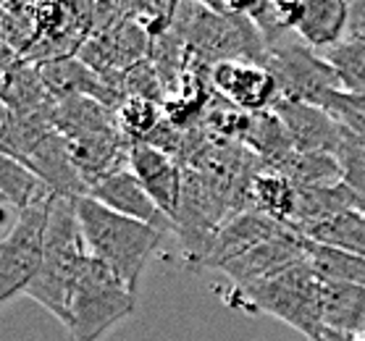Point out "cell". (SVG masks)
<instances>
[{"instance_id":"20","label":"cell","mask_w":365,"mask_h":341,"mask_svg":"<svg viewBox=\"0 0 365 341\" xmlns=\"http://www.w3.org/2000/svg\"><path fill=\"white\" fill-rule=\"evenodd\" d=\"M0 194L9 200L11 208L24 210L37 202L53 197V192L21 163V160L0 152Z\"/></svg>"},{"instance_id":"21","label":"cell","mask_w":365,"mask_h":341,"mask_svg":"<svg viewBox=\"0 0 365 341\" xmlns=\"http://www.w3.org/2000/svg\"><path fill=\"white\" fill-rule=\"evenodd\" d=\"M334 74L339 79L341 92L349 95H365V40L347 37L344 42L334 45L331 51L321 53Z\"/></svg>"},{"instance_id":"11","label":"cell","mask_w":365,"mask_h":341,"mask_svg":"<svg viewBox=\"0 0 365 341\" xmlns=\"http://www.w3.org/2000/svg\"><path fill=\"white\" fill-rule=\"evenodd\" d=\"M92 200H98L100 205L116 210L121 216L134 218L145 226H153L158 229L160 234L174 231L176 224L163 213V210L155 205V200L148 194V189L140 184V179L124 168V171H116V174H108L103 179H95L90 184V194Z\"/></svg>"},{"instance_id":"10","label":"cell","mask_w":365,"mask_h":341,"mask_svg":"<svg viewBox=\"0 0 365 341\" xmlns=\"http://www.w3.org/2000/svg\"><path fill=\"white\" fill-rule=\"evenodd\" d=\"M271 110L284 121V126H287V132H289L297 150L329 152L334 158L341 155L349 129L341 126L329 110L316 108V105H302V103H287V100H276Z\"/></svg>"},{"instance_id":"18","label":"cell","mask_w":365,"mask_h":341,"mask_svg":"<svg viewBox=\"0 0 365 341\" xmlns=\"http://www.w3.org/2000/svg\"><path fill=\"white\" fill-rule=\"evenodd\" d=\"M250 197H252V208L263 216L274 218L276 224L289 226L292 218H294V202H297V189L289 179H284L282 174H274V171H260V174L252 179V189H250Z\"/></svg>"},{"instance_id":"6","label":"cell","mask_w":365,"mask_h":341,"mask_svg":"<svg viewBox=\"0 0 365 341\" xmlns=\"http://www.w3.org/2000/svg\"><path fill=\"white\" fill-rule=\"evenodd\" d=\"M50 200L19 210L11 231L0 239V305L16 294H26L40 273Z\"/></svg>"},{"instance_id":"3","label":"cell","mask_w":365,"mask_h":341,"mask_svg":"<svg viewBox=\"0 0 365 341\" xmlns=\"http://www.w3.org/2000/svg\"><path fill=\"white\" fill-rule=\"evenodd\" d=\"M226 302L247 313H266V315L279 318L310 341H316L326 331L324 308H321V281L313 273V268L307 266V260L255 286L229 289Z\"/></svg>"},{"instance_id":"23","label":"cell","mask_w":365,"mask_h":341,"mask_svg":"<svg viewBox=\"0 0 365 341\" xmlns=\"http://www.w3.org/2000/svg\"><path fill=\"white\" fill-rule=\"evenodd\" d=\"M0 152L21 160V142H19V116L9 105L0 103Z\"/></svg>"},{"instance_id":"7","label":"cell","mask_w":365,"mask_h":341,"mask_svg":"<svg viewBox=\"0 0 365 341\" xmlns=\"http://www.w3.org/2000/svg\"><path fill=\"white\" fill-rule=\"evenodd\" d=\"M305 260V236H299L297 231H292L287 226L284 231H279L263 244H257L247 255L221 266L218 271L232 281V289H247V286H255V283L266 281V278L282 273L292 266H299Z\"/></svg>"},{"instance_id":"2","label":"cell","mask_w":365,"mask_h":341,"mask_svg":"<svg viewBox=\"0 0 365 341\" xmlns=\"http://www.w3.org/2000/svg\"><path fill=\"white\" fill-rule=\"evenodd\" d=\"M74 208L87 252L100 263H106L137 294L145 263L155 252L163 234L153 226H145L100 205L92 197L74 200Z\"/></svg>"},{"instance_id":"9","label":"cell","mask_w":365,"mask_h":341,"mask_svg":"<svg viewBox=\"0 0 365 341\" xmlns=\"http://www.w3.org/2000/svg\"><path fill=\"white\" fill-rule=\"evenodd\" d=\"M24 166L53 192V197L79 200V197L90 194L87 179H84V174L76 166L71 145L56 129L50 134H45L32 150L26 152Z\"/></svg>"},{"instance_id":"5","label":"cell","mask_w":365,"mask_h":341,"mask_svg":"<svg viewBox=\"0 0 365 341\" xmlns=\"http://www.w3.org/2000/svg\"><path fill=\"white\" fill-rule=\"evenodd\" d=\"M263 68L274 76L279 100L324 108L331 92H341V84L329 61L313 48H307L297 32L266 42Z\"/></svg>"},{"instance_id":"22","label":"cell","mask_w":365,"mask_h":341,"mask_svg":"<svg viewBox=\"0 0 365 341\" xmlns=\"http://www.w3.org/2000/svg\"><path fill=\"white\" fill-rule=\"evenodd\" d=\"M118 129L126 140L137 145V142H148L153 134L158 132L163 124V108L155 100H145V98H124L116 108Z\"/></svg>"},{"instance_id":"26","label":"cell","mask_w":365,"mask_h":341,"mask_svg":"<svg viewBox=\"0 0 365 341\" xmlns=\"http://www.w3.org/2000/svg\"><path fill=\"white\" fill-rule=\"evenodd\" d=\"M3 208H11V205H9V200H6L3 194H0V210H3Z\"/></svg>"},{"instance_id":"4","label":"cell","mask_w":365,"mask_h":341,"mask_svg":"<svg viewBox=\"0 0 365 341\" xmlns=\"http://www.w3.org/2000/svg\"><path fill=\"white\" fill-rule=\"evenodd\" d=\"M137 310V294L106 263L87 252L84 268L71 297V341H98L118 320Z\"/></svg>"},{"instance_id":"13","label":"cell","mask_w":365,"mask_h":341,"mask_svg":"<svg viewBox=\"0 0 365 341\" xmlns=\"http://www.w3.org/2000/svg\"><path fill=\"white\" fill-rule=\"evenodd\" d=\"M129 171L140 179L155 205L176 224L182 205V163L148 142H137L129 152Z\"/></svg>"},{"instance_id":"15","label":"cell","mask_w":365,"mask_h":341,"mask_svg":"<svg viewBox=\"0 0 365 341\" xmlns=\"http://www.w3.org/2000/svg\"><path fill=\"white\" fill-rule=\"evenodd\" d=\"M321 308L326 331L341 336H365V286L363 283H321Z\"/></svg>"},{"instance_id":"16","label":"cell","mask_w":365,"mask_h":341,"mask_svg":"<svg viewBox=\"0 0 365 341\" xmlns=\"http://www.w3.org/2000/svg\"><path fill=\"white\" fill-rule=\"evenodd\" d=\"M274 174H282L294 184V189H310V187H336L344 182V168L339 158L329 152H302L292 150L276 168Z\"/></svg>"},{"instance_id":"19","label":"cell","mask_w":365,"mask_h":341,"mask_svg":"<svg viewBox=\"0 0 365 341\" xmlns=\"http://www.w3.org/2000/svg\"><path fill=\"white\" fill-rule=\"evenodd\" d=\"M307 266L313 268L321 283H363L365 286V258L349 255V252L334 250L326 244L305 239Z\"/></svg>"},{"instance_id":"25","label":"cell","mask_w":365,"mask_h":341,"mask_svg":"<svg viewBox=\"0 0 365 341\" xmlns=\"http://www.w3.org/2000/svg\"><path fill=\"white\" fill-rule=\"evenodd\" d=\"M316 341H363V339H355V336H341V333H334V331H324V336H318Z\"/></svg>"},{"instance_id":"17","label":"cell","mask_w":365,"mask_h":341,"mask_svg":"<svg viewBox=\"0 0 365 341\" xmlns=\"http://www.w3.org/2000/svg\"><path fill=\"white\" fill-rule=\"evenodd\" d=\"M297 234L310 241L334 247V250L365 258V216L360 210H344V213L326 218L321 224L305 226Z\"/></svg>"},{"instance_id":"24","label":"cell","mask_w":365,"mask_h":341,"mask_svg":"<svg viewBox=\"0 0 365 341\" xmlns=\"http://www.w3.org/2000/svg\"><path fill=\"white\" fill-rule=\"evenodd\" d=\"M347 37L365 40V0H355V3H349V29H347Z\"/></svg>"},{"instance_id":"1","label":"cell","mask_w":365,"mask_h":341,"mask_svg":"<svg viewBox=\"0 0 365 341\" xmlns=\"http://www.w3.org/2000/svg\"><path fill=\"white\" fill-rule=\"evenodd\" d=\"M87 260V247L79 229L74 200L53 197L45 224L40 273L26 289V297L48 310L50 315L66 325L71 323V297L79 273Z\"/></svg>"},{"instance_id":"12","label":"cell","mask_w":365,"mask_h":341,"mask_svg":"<svg viewBox=\"0 0 365 341\" xmlns=\"http://www.w3.org/2000/svg\"><path fill=\"white\" fill-rule=\"evenodd\" d=\"M284 229H287V226L276 224L274 218L263 216V213H257V210H245L240 216L229 218V221L210 236L202 255L195 260V266L221 268V266H226V263H232V260L242 258V255H247L250 250H255L257 244L268 241L271 236L284 231Z\"/></svg>"},{"instance_id":"14","label":"cell","mask_w":365,"mask_h":341,"mask_svg":"<svg viewBox=\"0 0 365 341\" xmlns=\"http://www.w3.org/2000/svg\"><path fill=\"white\" fill-rule=\"evenodd\" d=\"M349 29V3L344 0H305L299 16L297 34L313 51H331L344 42Z\"/></svg>"},{"instance_id":"8","label":"cell","mask_w":365,"mask_h":341,"mask_svg":"<svg viewBox=\"0 0 365 341\" xmlns=\"http://www.w3.org/2000/svg\"><path fill=\"white\" fill-rule=\"evenodd\" d=\"M210 84L218 98L245 113L271 110L279 100V87L263 66L247 61H224L210 66Z\"/></svg>"}]
</instances>
